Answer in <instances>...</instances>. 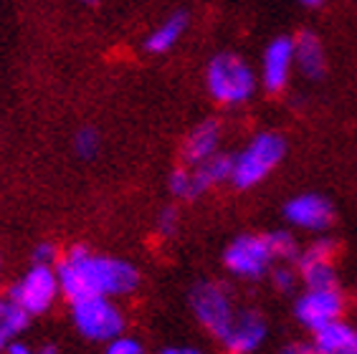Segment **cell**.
Instances as JSON below:
<instances>
[{
	"instance_id": "cell-16",
	"label": "cell",
	"mask_w": 357,
	"mask_h": 354,
	"mask_svg": "<svg viewBox=\"0 0 357 354\" xmlns=\"http://www.w3.org/2000/svg\"><path fill=\"white\" fill-rule=\"evenodd\" d=\"M231 172H234V157L231 155H215L211 160H206L203 164L198 167H192L190 175H192V187H195V198H198L200 192L211 190L213 185H220L231 180Z\"/></svg>"
},
{
	"instance_id": "cell-19",
	"label": "cell",
	"mask_w": 357,
	"mask_h": 354,
	"mask_svg": "<svg viewBox=\"0 0 357 354\" xmlns=\"http://www.w3.org/2000/svg\"><path fill=\"white\" fill-rule=\"evenodd\" d=\"M266 243H268V248H271V256H274V259H282V261L299 259V245H296L291 233H287V231L266 233Z\"/></svg>"
},
{
	"instance_id": "cell-15",
	"label": "cell",
	"mask_w": 357,
	"mask_h": 354,
	"mask_svg": "<svg viewBox=\"0 0 357 354\" xmlns=\"http://www.w3.org/2000/svg\"><path fill=\"white\" fill-rule=\"evenodd\" d=\"M291 41H294V66H299V71L307 79H322L324 63H327L324 61L322 41L312 31H302Z\"/></svg>"
},
{
	"instance_id": "cell-25",
	"label": "cell",
	"mask_w": 357,
	"mask_h": 354,
	"mask_svg": "<svg viewBox=\"0 0 357 354\" xmlns=\"http://www.w3.org/2000/svg\"><path fill=\"white\" fill-rule=\"evenodd\" d=\"M33 259H36V266H51V263H54V259H56L54 245H51V243H41L38 248H36Z\"/></svg>"
},
{
	"instance_id": "cell-18",
	"label": "cell",
	"mask_w": 357,
	"mask_h": 354,
	"mask_svg": "<svg viewBox=\"0 0 357 354\" xmlns=\"http://www.w3.org/2000/svg\"><path fill=\"white\" fill-rule=\"evenodd\" d=\"M28 319H31V316H28L18 304H13L10 299L0 301V334H3L8 341L13 339V337H18V334L28 327Z\"/></svg>"
},
{
	"instance_id": "cell-14",
	"label": "cell",
	"mask_w": 357,
	"mask_h": 354,
	"mask_svg": "<svg viewBox=\"0 0 357 354\" xmlns=\"http://www.w3.org/2000/svg\"><path fill=\"white\" fill-rule=\"evenodd\" d=\"M312 352L314 354H357V329L335 321L330 327L314 332L312 341Z\"/></svg>"
},
{
	"instance_id": "cell-9",
	"label": "cell",
	"mask_w": 357,
	"mask_h": 354,
	"mask_svg": "<svg viewBox=\"0 0 357 354\" xmlns=\"http://www.w3.org/2000/svg\"><path fill=\"white\" fill-rule=\"evenodd\" d=\"M332 248L335 243L332 240H317L314 245H310V251L299 253V271H302V279L307 284L310 291H327V288H337V276L335 268L330 263Z\"/></svg>"
},
{
	"instance_id": "cell-29",
	"label": "cell",
	"mask_w": 357,
	"mask_h": 354,
	"mask_svg": "<svg viewBox=\"0 0 357 354\" xmlns=\"http://www.w3.org/2000/svg\"><path fill=\"white\" fill-rule=\"evenodd\" d=\"M38 354H56V347H51V344H48V347H43Z\"/></svg>"
},
{
	"instance_id": "cell-8",
	"label": "cell",
	"mask_w": 357,
	"mask_h": 354,
	"mask_svg": "<svg viewBox=\"0 0 357 354\" xmlns=\"http://www.w3.org/2000/svg\"><path fill=\"white\" fill-rule=\"evenodd\" d=\"M342 309H344V299L337 288L307 291L296 299V319L302 321L307 329H312V332H319V329L340 321Z\"/></svg>"
},
{
	"instance_id": "cell-7",
	"label": "cell",
	"mask_w": 357,
	"mask_h": 354,
	"mask_svg": "<svg viewBox=\"0 0 357 354\" xmlns=\"http://www.w3.org/2000/svg\"><path fill=\"white\" fill-rule=\"evenodd\" d=\"M223 263L234 276L248 281H259L271 268L274 256L266 243V236H238L223 253Z\"/></svg>"
},
{
	"instance_id": "cell-30",
	"label": "cell",
	"mask_w": 357,
	"mask_h": 354,
	"mask_svg": "<svg viewBox=\"0 0 357 354\" xmlns=\"http://www.w3.org/2000/svg\"><path fill=\"white\" fill-rule=\"evenodd\" d=\"M8 347V339H6V337H3V334H0V352H3V349H6Z\"/></svg>"
},
{
	"instance_id": "cell-11",
	"label": "cell",
	"mask_w": 357,
	"mask_h": 354,
	"mask_svg": "<svg viewBox=\"0 0 357 354\" xmlns=\"http://www.w3.org/2000/svg\"><path fill=\"white\" fill-rule=\"evenodd\" d=\"M266 339V321L254 309H243L236 311V319L226 334H223V347L231 354H251L261 347Z\"/></svg>"
},
{
	"instance_id": "cell-4",
	"label": "cell",
	"mask_w": 357,
	"mask_h": 354,
	"mask_svg": "<svg viewBox=\"0 0 357 354\" xmlns=\"http://www.w3.org/2000/svg\"><path fill=\"white\" fill-rule=\"evenodd\" d=\"M76 332L91 341H114L124 332V316L109 299H86L71 304Z\"/></svg>"
},
{
	"instance_id": "cell-27",
	"label": "cell",
	"mask_w": 357,
	"mask_h": 354,
	"mask_svg": "<svg viewBox=\"0 0 357 354\" xmlns=\"http://www.w3.org/2000/svg\"><path fill=\"white\" fill-rule=\"evenodd\" d=\"M160 354H203V352H198V349H192V347H167Z\"/></svg>"
},
{
	"instance_id": "cell-2",
	"label": "cell",
	"mask_w": 357,
	"mask_h": 354,
	"mask_svg": "<svg viewBox=\"0 0 357 354\" xmlns=\"http://www.w3.org/2000/svg\"><path fill=\"white\" fill-rule=\"evenodd\" d=\"M284 155H287L284 137L276 134V132H261V134L248 142L246 150L234 157L231 183L238 190L254 187V185H259L271 175V170L284 160Z\"/></svg>"
},
{
	"instance_id": "cell-5",
	"label": "cell",
	"mask_w": 357,
	"mask_h": 354,
	"mask_svg": "<svg viewBox=\"0 0 357 354\" xmlns=\"http://www.w3.org/2000/svg\"><path fill=\"white\" fill-rule=\"evenodd\" d=\"M59 291H61V286H59V276H56L54 266H33L10 288L8 299L13 301V304H18L28 316H36V314H43L51 309Z\"/></svg>"
},
{
	"instance_id": "cell-28",
	"label": "cell",
	"mask_w": 357,
	"mask_h": 354,
	"mask_svg": "<svg viewBox=\"0 0 357 354\" xmlns=\"http://www.w3.org/2000/svg\"><path fill=\"white\" fill-rule=\"evenodd\" d=\"M8 354H33V352H31L26 344H10V347H8Z\"/></svg>"
},
{
	"instance_id": "cell-22",
	"label": "cell",
	"mask_w": 357,
	"mask_h": 354,
	"mask_svg": "<svg viewBox=\"0 0 357 354\" xmlns=\"http://www.w3.org/2000/svg\"><path fill=\"white\" fill-rule=\"evenodd\" d=\"M104 354H144V349L137 339H132V337H119V339L107 344Z\"/></svg>"
},
{
	"instance_id": "cell-23",
	"label": "cell",
	"mask_w": 357,
	"mask_h": 354,
	"mask_svg": "<svg viewBox=\"0 0 357 354\" xmlns=\"http://www.w3.org/2000/svg\"><path fill=\"white\" fill-rule=\"evenodd\" d=\"M271 281H274V286L279 291H291L296 286V273L289 266H276L274 271H271Z\"/></svg>"
},
{
	"instance_id": "cell-6",
	"label": "cell",
	"mask_w": 357,
	"mask_h": 354,
	"mask_svg": "<svg viewBox=\"0 0 357 354\" xmlns=\"http://www.w3.org/2000/svg\"><path fill=\"white\" fill-rule=\"evenodd\" d=\"M190 304L200 324L208 332H213L218 339H223V334L231 329L236 319L234 301L226 293V288H220L213 281H200L190 293Z\"/></svg>"
},
{
	"instance_id": "cell-1",
	"label": "cell",
	"mask_w": 357,
	"mask_h": 354,
	"mask_svg": "<svg viewBox=\"0 0 357 354\" xmlns=\"http://www.w3.org/2000/svg\"><path fill=\"white\" fill-rule=\"evenodd\" d=\"M59 286L71 304L86 299H112L124 296L139 286V271L132 263L109 256H96L86 245H74L61 259Z\"/></svg>"
},
{
	"instance_id": "cell-17",
	"label": "cell",
	"mask_w": 357,
	"mask_h": 354,
	"mask_svg": "<svg viewBox=\"0 0 357 354\" xmlns=\"http://www.w3.org/2000/svg\"><path fill=\"white\" fill-rule=\"evenodd\" d=\"M185 26H188V15L185 13L170 15L162 26H158L150 36H147L144 48H147L150 54H165V51H170V48L180 41V36L185 33Z\"/></svg>"
},
{
	"instance_id": "cell-3",
	"label": "cell",
	"mask_w": 357,
	"mask_h": 354,
	"mask_svg": "<svg viewBox=\"0 0 357 354\" xmlns=\"http://www.w3.org/2000/svg\"><path fill=\"white\" fill-rule=\"evenodd\" d=\"M206 82L215 102L241 104L251 99L256 91L254 68L236 54H218L208 63Z\"/></svg>"
},
{
	"instance_id": "cell-13",
	"label": "cell",
	"mask_w": 357,
	"mask_h": 354,
	"mask_svg": "<svg viewBox=\"0 0 357 354\" xmlns=\"http://www.w3.org/2000/svg\"><path fill=\"white\" fill-rule=\"evenodd\" d=\"M218 144H220V124L213 122V119H206V122H200L188 134L185 144H183V157H185L188 164L198 167L206 160L218 155Z\"/></svg>"
},
{
	"instance_id": "cell-31",
	"label": "cell",
	"mask_w": 357,
	"mask_h": 354,
	"mask_svg": "<svg viewBox=\"0 0 357 354\" xmlns=\"http://www.w3.org/2000/svg\"><path fill=\"white\" fill-rule=\"evenodd\" d=\"M0 266H3V261H0Z\"/></svg>"
},
{
	"instance_id": "cell-12",
	"label": "cell",
	"mask_w": 357,
	"mask_h": 354,
	"mask_svg": "<svg viewBox=\"0 0 357 354\" xmlns=\"http://www.w3.org/2000/svg\"><path fill=\"white\" fill-rule=\"evenodd\" d=\"M294 68V41L282 36L268 43L266 54H264V86L268 91H282L289 84V74Z\"/></svg>"
},
{
	"instance_id": "cell-26",
	"label": "cell",
	"mask_w": 357,
	"mask_h": 354,
	"mask_svg": "<svg viewBox=\"0 0 357 354\" xmlns=\"http://www.w3.org/2000/svg\"><path fill=\"white\" fill-rule=\"evenodd\" d=\"M279 354H314L310 344H287Z\"/></svg>"
},
{
	"instance_id": "cell-24",
	"label": "cell",
	"mask_w": 357,
	"mask_h": 354,
	"mask_svg": "<svg viewBox=\"0 0 357 354\" xmlns=\"http://www.w3.org/2000/svg\"><path fill=\"white\" fill-rule=\"evenodd\" d=\"M158 228H160L162 236H172V233L178 231V213L172 210V208H165V210L160 213Z\"/></svg>"
},
{
	"instance_id": "cell-21",
	"label": "cell",
	"mask_w": 357,
	"mask_h": 354,
	"mask_svg": "<svg viewBox=\"0 0 357 354\" xmlns=\"http://www.w3.org/2000/svg\"><path fill=\"white\" fill-rule=\"evenodd\" d=\"M170 190H172V195H178V198H183V200L195 198V187H192L190 170L180 167V170L172 172V175H170Z\"/></svg>"
},
{
	"instance_id": "cell-20",
	"label": "cell",
	"mask_w": 357,
	"mask_h": 354,
	"mask_svg": "<svg viewBox=\"0 0 357 354\" xmlns=\"http://www.w3.org/2000/svg\"><path fill=\"white\" fill-rule=\"evenodd\" d=\"M99 144H102L99 132L91 130V127H84V130H79L74 137V150H76V155L84 157V160L94 157L96 152H99Z\"/></svg>"
},
{
	"instance_id": "cell-10",
	"label": "cell",
	"mask_w": 357,
	"mask_h": 354,
	"mask_svg": "<svg viewBox=\"0 0 357 354\" xmlns=\"http://www.w3.org/2000/svg\"><path fill=\"white\" fill-rule=\"evenodd\" d=\"M284 218L296 228H304V231H327L332 225V218H335V210H332L327 198L307 192V195H296L289 200L284 208Z\"/></svg>"
}]
</instances>
